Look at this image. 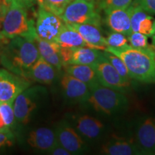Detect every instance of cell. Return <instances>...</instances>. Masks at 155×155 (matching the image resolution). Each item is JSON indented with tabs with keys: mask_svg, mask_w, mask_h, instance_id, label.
<instances>
[{
	"mask_svg": "<svg viewBox=\"0 0 155 155\" xmlns=\"http://www.w3.org/2000/svg\"><path fill=\"white\" fill-rule=\"evenodd\" d=\"M40 56L35 40L22 37L7 39L0 48V64L11 72L27 78L30 68Z\"/></svg>",
	"mask_w": 155,
	"mask_h": 155,
	"instance_id": "6da1fadb",
	"label": "cell"
},
{
	"mask_svg": "<svg viewBox=\"0 0 155 155\" xmlns=\"http://www.w3.org/2000/svg\"><path fill=\"white\" fill-rule=\"evenodd\" d=\"M109 52L121 58L125 63L131 79L144 83H155V50L152 47L134 48L106 47Z\"/></svg>",
	"mask_w": 155,
	"mask_h": 155,
	"instance_id": "7a4b0ae2",
	"label": "cell"
},
{
	"mask_svg": "<svg viewBox=\"0 0 155 155\" xmlns=\"http://www.w3.org/2000/svg\"><path fill=\"white\" fill-rule=\"evenodd\" d=\"M1 32L7 39L22 37L35 40L38 35L35 22L28 17L27 9L15 2L7 1Z\"/></svg>",
	"mask_w": 155,
	"mask_h": 155,
	"instance_id": "3957f363",
	"label": "cell"
},
{
	"mask_svg": "<svg viewBox=\"0 0 155 155\" xmlns=\"http://www.w3.org/2000/svg\"><path fill=\"white\" fill-rule=\"evenodd\" d=\"M96 111L116 115L127 110L129 101L124 93L99 84L90 89L87 101Z\"/></svg>",
	"mask_w": 155,
	"mask_h": 155,
	"instance_id": "277c9868",
	"label": "cell"
},
{
	"mask_svg": "<svg viewBox=\"0 0 155 155\" xmlns=\"http://www.w3.org/2000/svg\"><path fill=\"white\" fill-rule=\"evenodd\" d=\"M95 4L86 0H73L60 17L65 24H90L101 28V17Z\"/></svg>",
	"mask_w": 155,
	"mask_h": 155,
	"instance_id": "5b68a950",
	"label": "cell"
},
{
	"mask_svg": "<svg viewBox=\"0 0 155 155\" xmlns=\"http://www.w3.org/2000/svg\"><path fill=\"white\" fill-rule=\"evenodd\" d=\"M47 94L45 88L40 86L28 87L18 95L14 101V112L17 122L26 124L40 101Z\"/></svg>",
	"mask_w": 155,
	"mask_h": 155,
	"instance_id": "8992f818",
	"label": "cell"
},
{
	"mask_svg": "<svg viewBox=\"0 0 155 155\" xmlns=\"http://www.w3.org/2000/svg\"><path fill=\"white\" fill-rule=\"evenodd\" d=\"M31 81L6 68H0V103H14L23 91L31 86Z\"/></svg>",
	"mask_w": 155,
	"mask_h": 155,
	"instance_id": "52a82bcc",
	"label": "cell"
},
{
	"mask_svg": "<svg viewBox=\"0 0 155 155\" xmlns=\"http://www.w3.org/2000/svg\"><path fill=\"white\" fill-rule=\"evenodd\" d=\"M93 67L96 71L98 82L101 85L124 94L127 91L131 82L126 81L103 54Z\"/></svg>",
	"mask_w": 155,
	"mask_h": 155,
	"instance_id": "ba28073f",
	"label": "cell"
},
{
	"mask_svg": "<svg viewBox=\"0 0 155 155\" xmlns=\"http://www.w3.org/2000/svg\"><path fill=\"white\" fill-rule=\"evenodd\" d=\"M64 25L65 22L59 16L46 9L39 7L35 30L37 35L40 38L49 42H55Z\"/></svg>",
	"mask_w": 155,
	"mask_h": 155,
	"instance_id": "9c48e42d",
	"label": "cell"
},
{
	"mask_svg": "<svg viewBox=\"0 0 155 155\" xmlns=\"http://www.w3.org/2000/svg\"><path fill=\"white\" fill-rule=\"evenodd\" d=\"M135 137L141 154H155V117L141 119L137 124Z\"/></svg>",
	"mask_w": 155,
	"mask_h": 155,
	"instance_id": "30bf717a",
	"label": "cell"
},
{
	"mask_svg": "<svg viewBox=\"0 0 155 155\" xmlns=\"http://www.w3.org/2000/svg\"><path fill=\"white\" fill-rule=\"evenodd\" d=\"M55 135L58 144L69 151L71 154H81L86 150L82 137L66 122L63 121L58 126Z\"/></svg>",
	"mask_w": 155,
	"mask_h": 155,
	"instance_id": "8fae6325",
	"label": "cell"
},
{
	"mask_svg": "<svg viewBox=\"0 0 155 155\" xmlns=\"http://www.w3.org/2000/svg\"><path fill=\"white\" fill-rule=\"evenodd\" d=\"M61 85L63 95L68 100L73 102H86L90 94L88 85L65 73L62 75Z\"/></svg>",
	"mask_w": 155,
	"mask_h": 155,
	"instance_id": "7c38bea8",
	"label": "cell"
},
{
	"mask_svg": "<svg viewBox=\"0 0 155 155\" xmlns=\"http://www.w3.org/2000/svg\"><path fill=\"white\" fill-rule=\"evenodd\" d=\"M132 6L126 9H116L106 10V23L113 32H119L126 36L132 32L131 25V15Z\"/></svg>",
	"mask_w": 155,
	"mask_h": 155,
	"instance_id": "4fadbf2b",
	"label": "cell"
},
{
	"mask_svg": "<svg viewBox=\"0 0 155 155\" xmlns=\"http://www.w3.org/2000/svg\"><path fill=\"white\" fill-rule=\"evenodd\" d=\"M76 30L88 44V48L105 50L108 43L101 32V28L90 24H66Z\"/></svg>",
	"mask_w": 155,
	"mask_h": 155,
	"instance_id": "5bb4252c",
	"label": "cell"
},
{
	"mask_svg": "<svg viewBox=\"0 0 155 155\" xmlns=\"http://www.w3.org/2000/svg\"><path fill=\"white\" fill-rule=\"evenodd\" d=\"M131 6V25L132 32H138L152 37L155 28L154 18L137 4L133 2Z\"/></svg>",
	"mask_w": 155,
	"mask_h": 155,
	"instance_id": "9a60e30c",
	"label": "cell"
},
{
	"mask_svg": "<svg viewBox=\"0 0 155 155\" xmlns=\"http://www.w3.org/2000/svg\"><path fill=\"white\" fill-rule=\"evenodd\" d=\"M27 141L32 148L48 152L58 144L55 133L52 129L45 127L30 131Z\"/></svg>",
	"mask_w": 155,
	"mask_h": 155,
	"instance_id": "2e32d148",
	"label": "cell"
},
{
	"mask_svg": "<svg viewBox=\"0 0 155 155\" xmlns=\"http://www.w3.org/2000/svg\"><path fill=\"white\" fill-rule=\"evenodd\" d=\"M101 152L108 155L141 154L135 141L116 137H113L103 145Z\"/></svg>",
	"mask_w": 155,
	"mask_h": 155,
	"instance_id": "e0dca14e",
	"label": "cell"
},
{
	"mask_svg": "<svg viewBox=\"0 0 155 155\" xmlns=\"http://www.w3.org/2000/svg\"><path fill=\"white\" fill-rule=\"evenodd\" d=\"M78 133L88 140H96L104 131V125L99 119L89 115L78 116L75 121Z\"/></svg>",
	"mask_w": 155,
	"mask_h": 155,
	"instance_id": "ac0fdd59",
	"label": "cell"
},
{
	"mask_svg": "<svg viewBox=\"0 0 155 155\" xmlns=\"http://www.w3.org/2000/svg\"><path fill=\"white\" fill-rule=\"evenodd\" d=\"M58 70L42 57L37 60L28 72V78L41 84L50 85L56 78Z\"/></svg>",
	"mask_w": 155,
	"mask_h": 155,
	"instance_id": "d6986e66",
	"label": "cell"
},
{
	"mask_svg": "<svg viewBox=\"0 0 155 155\" xmlns=\"http://www.w3.org/2000/svg\"><path fill=\"white\" fill-rule=\"evenodd\" d=\"M35 42L40 57L53 65L58 71H61L63 68L60 53L61 46L57 42L47 41L38 35L35 38Z\"/></svg>",
	"mask_w": 155,
	"mask_h": 155,
	"instance_id": "ffe728a7",
	"label": "cell"
},
{
	"mask_svg": "<svg viewBox=\"0 0 155 155\" xmlns=\"http://www.w3.org/2000/svg\"><path fill=\"white\" fill-rule=\"evenodd\" d=\"M63 68L65 73L85 83L90 89L99 84L96 71L91 65L69 64L64 65Z\"/></svg>",
	"mask_w": 155,
	"mask_h": 155,
	"instance_id": "44dd1931",
	"label": "cell"
},
{
	"mask_svg": "<svg viewBox=\"0 0 155 155\" xmlns=\"http://www.w3.org/2000/svg\"><path fill=\"white\" fill-rule=\"evenodd\" d=\"M55 42L61 47L71 49H76L83 47L88 48V44L83 40L82 36L76 30L71 28L65 23L56 38Z\"/></svg>",
	"mask_w": 155,
	"mask_h": 155,
	"instance_id": "7402d4cb",
	"label": "cell"
},
{
	"mask_svg": "<svg viewBox=\"0 0 155 155\" xmlns=\"http://www.w3.org/2000/svg\"><path fill=\"white\" fill-rule=\"evenodd\" d=\"M102 54L103 52L94 48L88 47L76 48L73 50L69 64H79L94 66L101 57Z\"/></svg>",
	"mask_w": 155,
	"mask_h": 155,
	"instance_id": "603a6c76",
	"label": "cell"
},
{
	"mask_svg": "<svg viewBox=\"0 0 155 155\" xmlns=\"http://www.w3.org/2000/svg\"><path fill=\"white\" fill-rule=\"evenodd\" d=\"M103 55L108 60V62L113 65L114 68H115L117 72L121 75L126 81L131 82V78L129 75V71H128L127 66H126L125 63L122 61L121 58L118 57L114 54H112L109 52L104 50L103 52Z\"/></svg>",
	"mask_w": 155,
	"mask_h": 155,
	"instance_id": "cb8c5ba5",
	"label": "cell"
},
{
	"mask_svg": "<svg viewBox=\"0 0 155 155\" xmlns=\"http://www.w3.org/2000/svg\"><path fill=\"white\" fill-rule=\"evenodd\" d=\"M0 114L7 127H12L15 122L14 103H0Z\"/></svg>",
	"mask_w": 155,
	"mask_h": 155,
	"instance_id": "d4e9b609",
	"label": "cell"
},
{
	"mask_svg": "<svg viewBox=\"0 0 155 155\" xmlns=\"http://www.w3.org/2000/svg\"><path fill=\"white\" fill-rule=\"evenodd\" d=\"M72 1L73 0H45L44 8L60 17Z\"/></svg>",
	"mask_w": 155,
	"mask_h": 155,
	"instance_id": "484cf974",
	"label": "cell"
},
{
	"mask_svg": "<svg viewBox=\"0 0 155 155\" xmlns=\"http://www.w3.org/2000/svg\"><path fill=\"white\" fill-rule=\"evenodd\" d=\"M106 39L109 47L121 48L129 45L127 36L124 35V34L119 33V32H111L106 37Z\"/></svg>",
	"mask_w": 155,
	"mask_h": 155,
	"instance_id": "4316f807",
	"label": "cell"
},
{
	"mask_svg": "<svg viewBox=\"0 0 155 155\" xmlns=\"http://www.w3.org/2000/svg\"><path fill=\"white\" fill-rule=\"evenodd\" d=\"M134 0H100L99 7L104 11L126 9L131 5Z\"/></svg>",
	"mask_w": 155,
	"mask_h": 155,
	"instance_id": "83f0119b",
	"label": "cell"
},
{
	"mask_svg": "<svg viewBox=\"0 0 155 155\" xmlns=\"http://www.w3.org/2000/svg\"><path fill=\"white\" fill-rule=\"evenodd\" d=\"M129 43L131 47L138 49H143L150 47L148 44V36L138 32H132L128 36Z\"/></svg>",
	"mask_w": 155,
	"mask_h": 155,
	"instance_id": "f1b7e54d",
	"label": "cell"
},
{
	"mask_svg": "<svg viewBox=\"0 0 155 155\" xmlns=\"http://www.w3.org/2000/svg\"><path fill=\"white\" fill-rule=\"evenodd\" d=\"M15 136L11 129L5 127L0 129V151L5 147H11L14 144Z\"/></svg>",
	"mask_w": 155,
	"mask_h": 155,
	"instance_id": "f546056e",
	"label": "cell"
},
{
	"mask_svg": "<svg viewBox=\"0 0 155 155\" xmlns=\"http://www.w3.org/2000/svg\"><path fill=\"white\" fill-rule=\"evenodd\" d=\"M137 4L149 14L155 15V0H134Z\"/></svg>",
	"mask_w": 155,
	"mask_h": 155,
	"instance_id": "4dcf8cb0",
	"label": "cell"
},
{
	"mask_svg": "<svg viewBox=\"0 0 155 155\" xmlns=\"http://www.w3.org/2000/svg\"><path fill=\"white\" fill-rule=\"evenodd\" d=\"M74 50L75 49H71V48L61 47L60 53H61V61L62 63H63V67L64 65H68L70 61H71L73 52Z\"/></svg>",
	"mask_w": 155,
	"mask_h": 155,
	"instance_id": "1f68e13d",
	"label": "cell"
},
{
	"mask_svg": "<svg viewBox=\"0 0 155 155\" xmlns=\"http://www.w3.org/2000/svg\"><path fill=\"white\" fill-rule=\"evenodd\" d=\"M49 154L53 155H71V153L61 145L58 144L50 151Z\"/></svg>",
	"mask_w": 155,
	"mask_h": 155,
	"instance_id": "d6a6232c",
	"label": "cell"
},
{
	"mask_svg": "<svg viewBox=\"0 0 155 155\" xmlns=\"http://www.w3.org/2000/svg\"><path fill=\"white\" fill-rule=\"evenodd\" d=\"M7 2H15L26 9L32 7L37 2L36 0H7Z\"/></svg>",
	"mask_w": 155,
	"mask_h": 155,
	"instance_id": "836d02e7",
	"label": "cell"
},
{
	"mask_svg": "<svg viewBox=\"0 0 155 155\" xmlns=\"http://www.w3.org/2000/svg\"><path fill=\"white\" fill-rule=\"evenodd\" d=\"M6 4H7V1L5 0V3L4 5L2 10L0 11V30H2V22H3V18H4V14H5V9L6 7Z\"/></svg>",
	"mask_w": 155,
	"mask_h": 155,
	"instance_id": "e575fe53",
	"label": "cell"
},
{
	"mask_svg": "<svg viewBox=\"0 0 155 155\" xmlns=\"http://www.w3.org/2000/svg\"><path fill=\"white\" fill-rule=\"evenodd\" d=\"M7 38H6L5 36L3 35V34L2 33V32H0V48L2 47V45L7 41Z\"/></svg>",
	"mask_w": 155,
	"mask_h": 155,
	"instance_id": "d590c367",
	"label": "cell"
},
{
	"mask_svg": "<svg viewBox=\"0 0 155 155\" xmlns=\"http://www.w3.org/2000/svg\"><path fill=\"white\" fill-rule=\"evenodd\" d=\"M152 47L155 50V28L154 33L152 35Z\"/></svg>",
	"mask_w": 155,
	"mask_h": 155,
	"instance_id": "8d00e7d4",
	"label": "cell"
},
{
	"mask_svg": "<svg viewBox=\"0 0 155 155\" xmlns=\"http://www.w3.org/2000/svg\"><path fill=\"white\" fill-rule=\"evenodd\" d=\"M5 127H7L5 124V122H4V120L2 119V117L1 114H0V129H3V128Z\"/></svg>",
	"mask_w": 155,
	"mask_h": 155,
	"instance_id": "74e56055",
	"label": "cell"
},
{
	"mask_svg": "<svg viewBox=\"0 0 155 155\" xmlns=\"http://www.w3.org/2000/svg\"><path fill=\"white\" fill-rule=\"evenodd\" d=\"M37 3L38 4L39 7H42L44 8V3H45V0H36Z\"/></svg>",
	"mask_w": 155,
	"mask_h": 155,
	"instance_id": "f35d334b",
	"label": "cell"
},
{
	"mask_svg": "<svg viewBox=\"0 0 155 155\" xmlns=\"http://www.w3.org/2000/svg\"><path fill=\"white\" fill-rule=\"evenodd\" d=\"M5 3V0H0V11L2 10Z\"/></svg>",
	"mask_w": 155,
	"mask_h": 155,
	"instance_id": "ab89813d",
	"label": "cell"
},
{
	"mask_svg": "<svg viewBox=\"0 0 155 155\" xmlns=\"http://www.w3.org/2000/svg\"><path fill=\"white\" fill-rule=\"evenodd\" d=\"M86 1H88V2H94V3H96V0H86Z\"/></svg>",
	"mask_w": 155,
	"mask_h": 155,
	"instance_id": "60d3db41",
	"label": "cell"
}]
</instances>
